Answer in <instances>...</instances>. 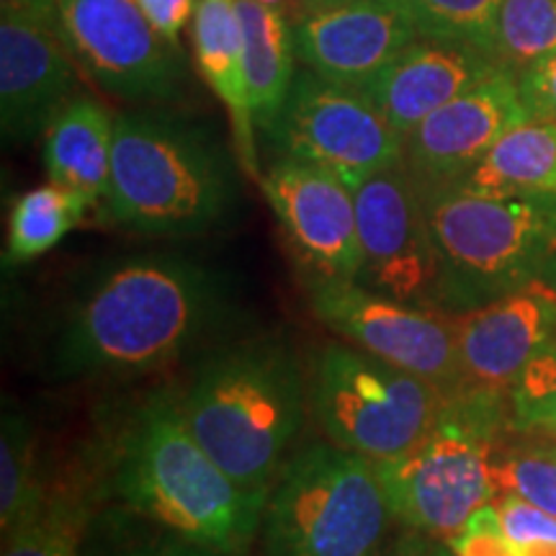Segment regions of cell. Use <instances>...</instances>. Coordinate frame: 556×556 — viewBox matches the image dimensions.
Masks as SVG:
<instances>
[{
	"mask_svg": "<svg viewBox=\"0 0 556 556\" xmlns=\"http://www.w3.org/2000/svg\"><path fill=\"white\" fill-rule=\"evenodd\" d=\"M217 270L180 255H139L96 278L62 319L52 371L65 379L137 377L176 364L225 323Z\"/></svg>",
	"mask_w": 556,
	"mask_h": 556,
	"instance_id": "6da1fadb",
	"label": "cell"
},
{
	"mask_svg": "<svg viewBox=\"0 0 556 556\" xmlns=\"http://www.w3.org/2000/svg\"><path fill=\"white\" fill-rule=\"evenodd\" d=\"M111 486L137 516L225 556L263 528L270 490L235 482L186 422L178 394L155 392L127 417L111 454Z\"/></svg>",
	"mask_w": 556,
	"mask_h": 556,
	"instance_id": "7a4b0ae2",
	"label": "cell"
},
{
	"mask_svg": "<svg viewBox=\"0 0 556 556\" xmlns=\"http://www.w3.org/2000/svg\"><path fill=\"white\" fill-rule=\"evenodd\" d=\"M178 400L197 441L235 482L270 490L312 413L309 371L281 340H250L201 364Z\"/></svg>",
	"mask_w": 556,
	"mask_h": 556,
	"instance_id": "3957f363",
	"label": "cell"
},
{
	"mask_svg": "<svg viewBox=\"0 0 556 556\" xmlns=\"http://www.w3.org/2000/svg\"><path fill=\"white\" fill-rule=\"evenodd\" d=\"M232 201V163L206 129L163 111L116 116L106 197L116 225L191 238L217 225Z\"/></svg>",
	"mask_w": 556,
	"mask_h": 556,
	"instance_id": "277c9868",
	"label": "cell"
},
{
	"mask_svg": "<svg viewBox=\"0 0 556 556\" xmlns=\"http://www.w3.org/2000/svg\"><path fill=\"white\" fill-rule=\"evenodd\" d=\"M422 199L441 261L438 309L482 307L539 278L556 253V193L482 197L448 186Z\"/></svg>",
	"mask_w": 556,
	"mask_h": 556,
	"instance_id": "5b68a950",
	"label": "cell"
},
{
	"mask_svg": "<svg viewBox=\"0 0 556 556\" xmlns=\"http://www.w3.org/2000/svg\"><path fill=\"white\" fill-rule=\"evenodd\" d=\"M394 513L377 464L309 443L283 464L263 513L266 556H379Z\"/></svg>",
	"mask_w": 556,
	"mask_h": 556,
	"instance_id": "8992f818",
	"label": "cell"
},
{
	"mask_svg": "<svg viewBox=\"0 0 556 556\" xmlns=\"http://www.w3.org/2000/svg\"><path fill=\"white\" fill-rule=\"evenodd\" d=\"M503 394L484 387L448 394L415 448L377 464L394 520L430 539H454L479 507L495 503L490 462L505 417Z\"/></svg>",
	"mask_w": 556,
	"mask_h": 556,
	"instance_id": "52a82bcc",
	"label": "cell"
},
{
	"mask_svg": "<svg viewBox=\"0 0 556 556\" xmlns=\"http://www.w3.org/2000/svg\"><path fill=\"white\" fill-rule=\"evenodd\" d=\"M448 394L351 343L317 348L309 361V409L330 443L392 462L435 426Z\"/></svg>",
	"mask_w": 556,
	"mask_h": 556,
	"instance_id": "ba28073f",
	"label": "cell"
},
{
	"mask_svg": "<svg viewBox=\"0 0 556 556\" xmlns=\"http://www.w3.org/2000/svg\"><path fill=\"white\" fill-rule=\"evenodd\" d=\"M315 317L345 343L433 381L446 394L467 389L458 356V312L415 307L374 294L356 281L307 276Z\"/></svg>",
	"mask_w": 556,
	"mask_h": 556,
	"instance_id": "9c48e42d",
	"label": "cell"
},
{
	"mask_svg": "<svg viewBox=\"0 0 556 556\" xmlns=\"http://www.w3.org/2000/svg\"><path fill=\"white\" fill-rule=\"evenodd\" d=\"M287 157L336 173L351 189L405 160V137L361 88L340 86L302 70L287 106L268 131Z\"/></svg>",
	"mask_w": 556,
	"mask_h": 556,
	"instance_id": "30bf717a",
	"label": "cell"
},
{
	"mask_svg": "<svg viewBox=\"0 0 556 556\" xmlns=\"http://www.w3.org/2000/svg\"><path fill=\"white\" fill-rule=\"evenodd\" d=\"M58 29L73 60L109 96L160 103L184 90V52L135 0H60Z\"/></svg>",
	"mask_w": 556,
	"mask_h": 556,
	"instance_id": "8fae6325",
	"label": "cell"
},
{
	"mask_svg": "<svg viewBox=\"0 0 556 556\" xmlns=\"http://www.w3.org/2000/svg\"><path fill=\"white\" fill-rule=\"evenodd\" d=\"M353 197L361 245L356 283L374 294L438 309L441 261L426 199L405 160L368 176Z\"/></svg>",
	"mask_w": 556,
	"mask_h": 556,
	"instance_id": "7c38bea8",
	"label": "cell"
},
{
	"mask_svg": "<svg viewBox=\"0 0 556 556\" xmlns=\"http://www.w3.org/2000/svg\"><path fill=\"white\" fill-rule=\"evenodd\" d=\"M261 189L309 276L356 281L361 270L356 197L343 178L283 155L263 173Z\"/></svg>",
	"mask_w": 556,
	"mask_h": 556,
	"instance_id": "4fadbf2b",
	"label": "cell"
},
{
	"mask_svg": "<svg viewBox=\"0 0 556 556\" xmlns=\"http://www.w3.org/2000/svg\"><path fill=\"white\" fill-rule=\"evenodd\" d=\"M531 119L518 75L500 67L490 78L441 106L405 142V165L420 191L467 178L507 129Z\"/></svg>",
	"mask_w": 556,
	"mask_h": 556,
	"instance_id": "5bb4252c",
	"label": "cell"
},
{
	"mask_svg": "<svg viewBox=\"0 0 556 556\" xmlns=\"http://www.w3.org/2000/svg\"><path fill=\"white\" fill-rule=\"evenodd\" d=\"M75 67L58 24L3 13L0 24V127L5 142H31L73 101Z\"/></svg>",
	"mask_w": 556,
	"mask_h": 556,
	"instance_id": "9a60e30c",
	"label": "cell"
},
{
	"mask_svg": "<svg viewBox=\"0 0 556 556\" xmlns=\"http://www.w3.org/2000/svg\"><path fill=\"white\" fill-rule=\"evenodd\" d=\"M556 340V289L544 278L458 312V356L467 387L510 392L523 368Z\"/></svg>",
	"mask_w": 556,
	"mask_h": 556,
	"instance_id": "2e32d148",
	"label": "cell"
},
{
	"mask_svg": "<svg viewBox=\"0 0 556 556\" xmlns=\"http://www.w3.org/2000/svg\"><path fill=\"white\" fill-rule=\"evenodd\" d=\"M415 39V26L384 0H351L302 13L294 24L299 60L325 80L351 88H364Z\"/></svg>",
	"mask_w": 556,
	"mask_h": 556,
	"instance_id": "e0dca14e",
	"label": "cell"
},
{
	"mask_svg": "<svg viewBox=\"0 0 556 556\" xmlns=\"http://www.w3.org/2000/svg\"><path fill=\"white\" fill-rule=\"evenodd\" d=\"M495 70L497 62L479 47L420 37L361 90L407 142L433 111L479 86Z\"/></svg>",
	"mask_w": 556,
	"mask_h": 556,
	"instance_id": "ac0fdd59",
	"label": "cell"
},
{
	"mask_svg": "<svg viewBox=\"0 0 556 556\" xmlns=\"http://www.w3.org/2000/svg\"><path fill=\"white\" fill-rule=\"evenodd\" d=\"M193 52L201 78L219 96L232 122L238 163L248 176L258 178L255 119L250 109L242 26L235 0H199L193 13Z\"/></svg>",
	"mask_w": 556,
	"mask_h": 556,
	"instance_id": "d6986e66",
	"label": "cell"
},
{
	"mask_svg": "<svg viewBox=\"0 0 556 556\" xmlns=\"http://www.w3.org/2000/svg\"><path fill=\"white\" fill-rule=\"evenodd\" d=\"M114 124L116 116L99 101L75 96L45 131L41 157L47 176L65 189L78 191L90 206L106 204Z\"/></svg>",
	"mask_w": 556,
	"mask_h": 556,
	"instance_id": "ffe728a7",
	"label": "cell"
},
{
	"mask_svg": "<svg viewBox=\"0 0 556 556\" xmlns=\"http://www.w3.org/2000/svg\"><path fill=\"white\" fill-rule=\"evenodd\" d=\"M242 26V60L255 127L270 131L287 106L294 83V29L283 11L258 0H235Z\"/></svg>",
	"mask_w": 556,
	"mask_h": 556,
	"instance_id": "44dd1931",
	"label": "cell"
},
{
	"mask_svg": "<svg viewBox=\"0 0 556 556\" xmlns=\"http://www.w3.org/2000/svg\"><path fill=\"white\" fill-rule=\"evenodd\" d=\"M456 186L482 197L556 193V122L531 116L507 129Z\"/></svg>",
	"mask_w": 556,
	"mask_h": 556,
	"instance_id": "7402d4cb",
	"label": "cell"
},
{
	"mask_svg": "<svg viewBox=\"0 0 556 556\" xmlns=\"http://www.w3.org/2000/svg\"><path fill=\"white\" fill-rule=\"evenodd\" d=\"M88 206L78 191L65 189L54 180L21 193L11 204L3 266H24L50 253L65 235L80 225Z\"/></svg>",
	"mask_w": 556,
	"mask_h": 556,
	"instance_id": "603a6c76",
	"label": "cell"
},
{
	"mask_svg": "<svg viewBox=\"0 0 556 556\" xmlns=\"http://www.w3.org/2000/svg\"><path fill=\"white\" fill-rule=\"evenodd\" d=\"M37 438L18 409H5L0 430V531L9 533L45 503L47 490L37 475Z\"/></svg>",
	"mask_w": 556,
	"mask_h": 556,
	"instance_id": "cb8c5ba5",
	"label": "cell"
},
{
	"mask_svg": "<svg viewBox=\"0 0 556 556\" xmlns=\"http://www.w3.org/2000/svg\"><path fill=\"white\" fill-rule=\"evenodd\" d=\"M422 39L464 41L492 58L495 21L503 0H384Z\"/></svg>",
	"mask_w": 556,
	"mask_h": 556,
	"instance_id": "d4e9b609",
	"label": "cell"
},
{
	"mask_svg": "<svg viewBox=\"0 0 556 556\" xmlns=\"http://www.w3.org/2000/svg\"><path fill=\"white\" fill-rule=\"evenodd\" d=\"M552 52H556V0H503L492 60L518 75Z\"/></svg>",
	"mask_w": 556,
	"mask_h": 556,
	"instance_id": "484cf974",
	"label": "cell"
},
{
	"mask_svg": "<svg viewBox=\"0 0 556 556\" xmlns=\"http://www.w3.org/2000/svg\"><path fill=\"white\" fill-rule=\"evenodd\" d=\"M83 523L86 513L75 500L47 492L31 516L3 533L0 556H86L80 544Z\"/></svg>",
	"mask_w": 556,
	"mask_h": 556,
	"instance_id": "4316f807",
	"label": "cell"
},
{
	"mask_svg": "<svg viewBox=\"0 0 556 556\" xmlns=\"http://www.w3.org/2000/svg\"><path fill=\"white\" fill-rule=\"evenodd\" d=\"M490 471L497 495H518L556 516V446L495 451Z\"/></svg>",
	"mask_w": 556,
	"mask_h": 556,
	"instance_id": "83f0119b",
	"label": "cell"
},
{
	"mask_svg": "<svg viewBox=\"0 0 556 556\" xmlns=\"http://www.w3.org/2000/svg\"><path fill=\"white\" fill-rule=\"evenodd\" d=\"M507 397L513 428L556 438V340L523 368Z\"/></svg>",
	"mask_w": 556,
	"mask_h": 556,
	"instance_id": "f1b7e54d",
	"label": "cell"
},
{
	"mask_svg": "<svg viewBox=\"0 0 556 556\" xmlns=\"http://www.w3.org/2000/svg\"><path fill=\"white\" fill-rule=\"evenodd\" d=\"M454 556H520L518 546L505 536L495 503L479 507L469 523L448 539Z\"/></svg>",
	"mask_w": 556,
	"mask_h": 556,
	"instance_id": "f546056e",
	"label": "cell"
},
{
	"mask_svg": "<svg viewBox=\"0 0 556 556\" xmlns=\"http://www.w3.org/2000/svg\"><path fill=\"white\" fill-rule=\"evenodd\" d=\"M495 507L505 536L518 548L533 541H556V516L541 510L539 505L505 492L495 497Z\"/></svg>",
	"mask_w": 556,
	"mask_h": 556,
	"instance_id": "4dcf8cb0",
	"label": "cell"
},
{
	"mask_svg": "<svg viewBox=\"0 0 556 556\" xmlns=\"http://www.w3.org/2000/svg\"><path fill=\"white\" fill-rule=\"evenodd\" d=\"M518 88L533 119L556 122V52L518 73Z\"/></svg>",
	"mask_w": 556,
	"mask_h": 556,
	"instance_id": "1f68e13d",
	"label": "cell"
},
{
	"mask_svg": "<svg viewBox=\"0 0 556 556\" xmlns=\"http://www.w3.org/2000/svg\"><path fill=\"white\" fill-rule=\"evenodd\" d=\"M135 3L165 39L178 45L180 31L186 29L189 21H193L199 0H135Z\"/></svg>",
	"mask_w": 556,
	"mask_h": 556,
	"instance_id": "d6a6232c",
	"label": "cell"
},
{
	"mask_svg": "<svg viewBox=\"0 0 556 556\" xmlns=\"http://www.w3.org/2000/svg\"><path fill=\"white\" fill-rule=\"evenodd\" d=\"M116 556H225L214 548H206L201 544H193V541H186L176 536V533L165 531L163 536L139 541L135 546L122 548Z\"/></svg>",
	"mask_w": 556,
	"mask_h": 556,
	"instance_id": "836d02e7",
	"label": "cell"
},
{
	"mask_svg": "<svg viewBox=\"0 0 556 556\" xmlns=\"http://www.w3.org/2000/svg\"><path fill=\"white\" fill-rule=\"evenodd\" d=\"M443 548L435 546L430 536L426 533H417V531H409L402 533L389 544L387 548H381L379 556H441Z\"/></svg>",
	"mask_w": 556,
	"mask_h": 556,
	"instance_id": "e575fe53",
	"label": "cell"
},
{
	"mask_svg": "<svg viewBox=\"0 0 556 556\" xmlns=\"http://www.w3.org/2000/svg\"><path fill=\"white\" fill-rule=\"evenodd\" d=\"M3 13H26V16L45 18L58 24L60 0H3Z\"/></svg>",
	"mask_w": 556,
	"mask_h": 556,
	"instance_id": "d590c367",
	"label": "cell"
},
{
	"mask_svg": "<svg viewBox=\"0 0 556 556\" xmlns=\"http://www.w3.org/2000/svg\"><path fill=\"white\" fill-rule=\"evenodd\" d=\"M520 556H556V541H533L518 548Z\"/></svg>",
	"mask_w": 556,
	"mask_h": 556,
	"instance_id": "8d00e7d4",
	"label": "cell"
},
{
	"mask_svg": "<svg viewBox=\"0 0 556 556\" xmlns=\"http://www.w3.org/2000/svg\"><path fill=\"white\" fill-rule=\"evenodd\" d=\"M296 3L302 5L304 13H312V11H325V9H332V5L351 3V0H296Z\"/></svg>",
	"mask_w": 556,
	"mask_h": 556,
	"instance_id": "74e56055",
	"label": "cell"
},
{
	"mask_svg": "<svg viewBox=\"0 0 556 556\" xmlns=\"http://www.w3.org/2000/svg\"><path fill=\"white\" fill-rule=\"evenodd\" d=\"M258 3L268 5V9H276V11H281L283 5H287V0H258Z\"/></svg>",
	"mask_w": 556,
	"mask_h": 556,
	"instance_id": "f35d334b",
	"label": "cell"
},
{
	"mask_svg": "<svg viewBox=\"0 0 556 556\" xmlns=\"http://www.w3.org/2000/svg\"><path fill=\"white\" fill-rule=\"evenodd\" d=\"M441 556H454V552H451V548H443Z\"/></svg>",
	"mask_w": 556,
	"mask_h": 556,
	"instance_id": "ab89813d",
	"label": "cell"
}]
</instances>
